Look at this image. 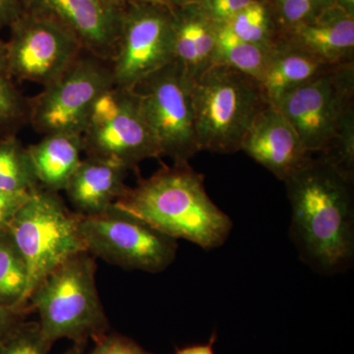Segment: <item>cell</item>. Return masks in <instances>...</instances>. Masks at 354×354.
Here are the masks:
<instances>
[{
    "instance_id": "1",
    "label": "cell",
    "mask_w": 354,
    "mask_h": 354,
    "mask_svg": "<svg viewBox=\"0 0 354 354\" xmlns=\"http://www.w3.org/2000/svg\"><path fill=\"white\" fill-rule=\"evenodd\" d=\"M353 179L329 158L311 155L283 181L291 239L301 260L321 274H339L353 265Z\"/></svg>"
},
{
    "instance_id": "2",
    "label": "cell",
    "mask_w": 354,
    "mask_h": 354,
    "mask_svg": "<svg viewBox=\"0 0 354 354\" xmlns=\"http://www.w3.org/2000/svg\"><path fill=\"white\" fill-rule=\"evenodd\" d=\"M113 205L162 234L176 241L185 239L205 250L223 245L234 225L207 194L204 176L189 162L164 165L128 188Z\"/></svg>"
},
{
    "instance_id": "3",
    "label": "cell",
    "mask_w": 354,
    "mask_h": 354,
    "mask_svg": "<svg viewBox=\"0 0 354 354\" xmlns=\"http://www.w3.org/2000/svg\"><path fill=\"white\" fill-rule=\"evenodd\" d=\"M305 151L354 174V62L333 67L274 104Z\"/></svg>"
},
{
    "instance_id": "4",
    "label": "cell",
    "mask_w": 354,
    "mask_h": 354,
    "mask_svg": "<svg viewBox=\"0 0 354 354\" xmlns=\"http://www.w3.org/2000/svg\"><path fill=\"white\" fill-rule=\"evenodd\" d=\"M94 256L81 252L53 270L32 291L28 304L38 314L44 339L87 344L108 333L109 323L95 283Z\"/></svg>"
},
{
    "instance_id": "5",
    "label": "cell",
    "mask_w": 354,
    "mask_h": 354,
    "mask_svg": "<svg viewBox=\"0 0 354 354\" xmlns=\"http://www.w3.org/2000/svg\"><path fill=\"white\" fill-rule=\"evenodd\" d=\"M200 152L234 153L256 116L270 104L262 85L227 65L214 64L192 84Z\"/></svg>"
},
{
    "instance_id": "6",
    "label": "cell",
    "mask_w": 354,
    "mask_h": 354,
    "mask_svg": "<svg viewBox=\"0 0 354 354\" xmlns=\"http://www.w3.org/2000/svg\"><path fill=\"white\" fill-rule=\"evenodd\" d=\"M80 214L70 211L57 192L37 188L9 225L28 270L25 304L53 270L86 251Z\"/></svg>"
},
{
    "instance_id": "7",
    "label": "cell",
    "mask_w": 354,
    "mask_h": 354,
    "mask_svg": "<svg viewBox=\"0 0 354 354\" xmlns=\"http://www.w3.org/2000/svg\"><path fill=\"white\" fill-rule=\"evenodd\" d=\"M83 152L136 169L140 162L162 157L136 90L114 87L101 95L82 134Z\"/></svg>"
},
{
    "instance_id": "8",
    "label": "cell",
    "mask_w": 354,
    "mask_h": 354,
    "mask_svg": "<svg viewBox=\"0 0 354 354\" xmlns=\"http://www.w3.org/2000/svg\"><path fill=\"white\" fill-rule=\"evenodd\" d=\"M80 230L88 253L122 269L157 274L176 258V239L114 205L100 215H81Z\"/></svg>"
},
{
    "instance_id": "9",
    "label": "cell",
    "mask_w": 354,
    "mask_h": 354,
    "mask_svg": "<svg viewBox=\"0 0 354 354\" xmlns=\"http://www.w3.org/2000/svg\"><path fill=\"white\" fill-rule=\"evenodd\" d=\"M113 64L82 50L57 80L29 97V124L39 134H82L95 102L114 87Z\"/></svg>"
},
{
    "instance_id": "10",
    "label": "cell",
    "mask_w": 354,
    "mask_h": 354,
    "mask_svg": "<svg viewBox=\"0 0 354 354\" xmlns=\"http://www.w3.org/2000/svg\"><path fill=\"white\" fill-rule=\"evenodd\" d=\"M192 82L174 62L149 76L135 88L160 153L186 164L200 152L195 130Z\"/></svg>"
},
{
    "instance_id": "11",
    "label": "cell",
    "mask_w": 354,
    "mask_h": 354,
    "mask_svg": "<svg viewBox=\"0 0 354 354\" xmlns=\"http://www.w3.org/2000/svg\"><path fill=\"white\" fill-rule=\"evenodd\" d=\"M6 41V59L14 80L50 85L73 64L83 48L62 24L44 14L25 10Z\"/></svg>"
},
{
    "instance_id": "12",
    "label": "cell",
    "mask_w": 354,
    "mask_h": 354,
    "mask_svg": "<svg viewBox=\"0 0 354 354\" xmlns=\"http://www.w3.org/2000/svg\"><path fill=\"white\" fill-rule=\"evenodd\" d=\"M171 62V7L160 3L127 6L111 62L114 85L135 90L149 76Z\"/></svg>"
},
{
    "instance_id": "13",
    "label": "cell",
    "mask_w": 354,
    "mask_h": 354,
    "mask_svg": "<svg viewBox=\"0 0 354 354\" xmlns=\"http://www.w3.org/2000/svg\"><path fill=\"white\" fill-rule=\"evenodd\" d=\"M26 10L48 16L64 26L84 50L113 62L125 8L106 0H25Z\"/></svg>"
},
{
    "instance_id": "14",
    "label": "cell",
    "mask_w": 354,
    "mask_h": 354,
    "mask_svg": "<svg viewBox=\"0 0 354 354\" xmlns=\"http://www.w3.org/2000/svg\"><path fill=\"white\" fill-rule=\"evenodd\" d=\"M241 150L281 181L311 156L305 151L295 127L271 102L256 116Z\"/></svg>"
},
{
    "instance_id": "15",
    "label": "cell",
    "mask_w": 354,
    "mask_h": 354,
    "mask_svg": "<svg viewBox=\"0 0 354 354\" xmlns=\"http://www.w3.org/2000/svg\"><path fill=\"white\" fill-rule=\"evenodd\" d=\"M279 43L330 66L354 62V16L333 3L313 19L279 32Z\"/></svg>"
},
{
    "instance_id": "16",
    "label": "cell",
    "mask_w": 354,
    "mask_h": 354,
    "mask_svg": "<svg viewBox=\"0 0 354 354\" xmlns=\"http://www.w3.org/2000/svg\"><path fill=\"white\" fill-rule=\"evenodd\" d=\"M174 62L191 82L215 64L218 27L202 2L171 7Z\"/></svg>"
},
{
    "instance_id": "17",
    "label": "cell",
    "mask_w": 354,
    "mask_h": 354,
    "mask_svg": "<svg viewBox=\"0 0 354 354\" xmlns=\"http://www.w3.org/2000/svg\"><path fill=\"white\" fill-rule=\"evenodd\" d=\"M128 171L111 160L86 156L64 191L76 213L100 215L127 193Z\"/></svg>"
},
{
    "instance_id": "18",
    "label": "cell",
    "mask_w": 354,
    "mask_h": 354,
    "mask_svg": "<svg viewBox=\"0 0 354 354\" xmlns=\"http://www.w3.org/2000/svg\"><path fill=\"white\" fill-rule=\"evenodd\" d=\"M27 150L39 186L58 193L65 190L81 164L82 137L75 133L44 135Z\"/></svg>"
},
{
    "instance_id": "19",
    "label": "cell",
    "mask_w": 354,
    "mask_h": 354,
    "mask_svg": "<svg viewBox=\"0 0 354 354\" xmlns=\"http://www.w3.org/2000/svg\"><path fill=\"white\" fill-rule=\"evenodd\" d=\"M333 67L304 51L278 43L261 85L268 101L276 104Z\"/></svg>"
},
{
    "instance_id": "20",
    "label": "cell",
    "mask_w": 354,
    "mask_h": 354,
    "mask_svg": "<svg viewBox=\"0 0 354 354\" xmlns=\"http://www.w3.org/2000/svg\"><path fill=\"white\" fill-rule=\"evenodd\" d=\"M274 50L243 41L227 25H218L215 64L227 65L262 83Z\"/></svg>"
},
{
    "instance_id": "21",
    "label": "cell",
    "mask_w": 354,
    "mask_h": 354,
    "mask_svg": "<svg viewBox=\"0 0 354 354\" xmlns=\"http://www.w3.org/2000/svg\"><path fill=\"white\" fill-rule=\"evenodd\" d=\"M223 25L239 39L269 50H274L279 43L278 22L274 7L268 0H254Z\"/></svg>"
},
{
    "instance_id": "22",
    "label": "cell",
    "mask_w": 354,
    "mask_h": 354,
    "mask_svg": "<svg viewBox=\"0 0 354 354\" xmlns=\"http://www.w3.org/2000/svg\"><path fill=\"white\" fill-rule=\"evenodd\" d=\"M27 266L8 230L0 232V306L24 307Z\"/></svg>"
},
{
    "instance_id": "23",
    "label": "cell",
    "mask_w": 354,
    "mask_h": 354,
    "mask_svg": "<svg viewBox=\"0 0 354 354\" xmlns=\"http://www.w3.org/2000/svg\"><path fill=\"white\" fill-rule=\"evenodd\" d=\"M29 124V97L16 86L6 59V41L0 39V141L17 136Z\"/></svg>"
},
{
    "instance_id": "24",
    "label": "cell",
    "mask_w": 354,
    "mask_h": 354,
    "mask_svg": "<svg viewBox=\"0 0 354 354\" xmlns=\"http://www.w3.org/2000/svg\"><path fill=\"white\" fill-rule=\"evenodd\" d=\"M39 187L27 148L17 136L0 141V189L34 191Z\"/></svg>"
},
{
    "instance_id": "25",
    "label": "cell",
    "mask_w": 354,
    "mask_h": 354,
    "mask_svg": "<svg viewBox=\"0 0 354 354\" xmlns=\"http://www.w3.org/2000/svg\"><path fill=\"white\" fill-rule=\"evenodd\" d=\"M333 3V0H274L272 4L281 32L308 22Z\"/></svg>"
},
{
    "instance_id": "26",
    "label": "cell",
    "mask_w": 354,
    "mask_h": 354,
    "mask_svg": "<svg viewBox=\"0 0 354 354\" xmlns=\"http://www.w3.org/2000/svg\"><path fill=\"white\" fill-rule=\"evenodd\" d=\"M53 346L41 335L38 322L26 321L0 344V354H50Z\"/></svg>"
},
{
    "instance_id": "27",
    "label": "cell",
    "mask_w": 354,
    "mask_h": 354,
    "mask_svg": "<svg viewBox=\"0 0 354 354\" xmlns=\"http://www.w3.org/2000/svg\"><path fill=\"white\" fill-rule=\"evenodd\" d=\"M94 342V348L88 354H153L130 337L118 333H106L95 339Z\"/></svg>"
},
{
    "instance_id": "28",
    "label": "cell",
    "mask_w": 354,
    "mask_h": 354,
    "mask_svg": "<svg viewBox=\"0 0 354 354\" xmlns=\"http://www.w3.org/2000/svg\"><path fill=\"white\" fill-rule=\"evenodd\" d=\"M34 191L0 189V232L8 230L14 216L30 199Z\"/></svg>"
},
{
    "instance_id": "29",
    "label": "cell",
    "mask_w": 354,
    "mask_h": 354,
    "mask_svg": "<svg viewBox=\"0 0 354 354\" xmlns=\"http://www.w3.org/2000/svg\"><path fill=\"white\" fill-rule=\"evenodd\" d=\"M254 0H202L203 6L218 25L227 24Z\"/></svg>"
},
{
    "instance_id": "30",
    "label": "cell",
    "mask_w": 354,
    "mask_h": 354,
    "mask_svg": "<svg viewBox=\"0 0 354 354\" xmlns=\"http://www.w3.org/2000/svg\"><path fill=\"white\" fill-rule=\"evenodd\" d=\"M32 313L30 305L15 308L0 306V344L19 329Z\"/></svg>"
},
{
    "instance_id": "31",
    "label": "cell",
    "mask_w": 354,
    "mask_h": 354,
    "mask_svg": "<svg viewBox=\"0 0 354 354\" xmlns=\"http://www.w3.org/2000/svg\"><path fill=\"white\" fill-rule=\"evenodd\" d=\"M25 10V0H0V30L9 27Z\"/></svg>"
},
{
    "instance_id": "32",
    "label": "cell",
    "mask_w": 354,
    "mask_h": 354,
    "mask_svg": "<svg viewBox=\"0 0 354 354\" xmlns=\"http://www.w3.org/2000/svg\"><path fill=\"white\" fill-rule=\"evenodd\" d=\"M216 335H212L208 344H197V346H186L183 348H177L176 354H215L214 353L213 344L216 342Z\"/></svg>"
},
{
    "instance_id": "33",
    "label": "cell",
    "mask_w": 354,
    "mask_h": 354,
    "mask_svg": "<svg viewBox=\"0 0 354 354\" xmlns=\"http://www.w3.org/2000/svg\"><path fill=\"white\" fill-rule=\"evenodd\" d=\"M108 3L120 8H127L132 4L160 3L158 0H106Z\"/></svg>"
},
{
    "instance_id": "34",
    "label": "cell",
    "mask_w": 354,
    "mask_h": 354,
    "mask_svg": "<svg viewBox=\"0 0 354 354\" xmlns=\"http://www.w3.org/2000/svg\"><path fill=\"white\" fill-rule=\"evenodd\" d=\"M335 4L341 6L346 12L354 16V0H333Z\"/></svg>"
},
{
    "instance_id": "35",
    "label": "cell",
    "mask_w": 354,
    "mask_h": 354,
    "mask_svg": "<svg viewBox=\"0 0 354 354\" xmlns=\"http://www.w3.org/2000/svg\"><path fill=\"white\" fill-rule=\"evenodd\" d=\"M86 344L74 342L71 348L67 349L64 354H85Z\"/></svg>"
},
{
    "instance_id": "36",
    "label": "cell",
    "mask_w": 354,
    "mask_h": 354,
    "mask_svg": "<svg viewBox=\"0 0 354 354\" xmlns=\"http://www.w3.org/2000/svg\"><path fill=\"white\" fill-rule=\"evenodd\" d=\"M202 0H167V6L177 7L184 4L192 3V2H201Z\"/></svg>"
},
{
    "instance_id": "37",
    "label": "cell",
    "mask_w": 354,
    "mask_h": 354,
    "mask_svg": "<svg viewBox=\"0 0 354 354\" xmlns=\"http://www.w3.org/2000/svg\"><path fill=\"white\" fill-rule=\"evenodd\" d=\"M158 2H160V4H165V6H167V0H158Z\"/></svg>"
}]
</instances>
